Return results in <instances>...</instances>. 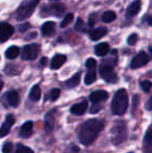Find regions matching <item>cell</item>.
I'll use <instances>...</instances> for the list:
<instances>
[{"mask_svg": "<svg viewBox=\"0 0 152 153\" xmlns=\"http://www.w3.org/2000/svg\"><path fill=\"white\" fill-rule=\"evenodd\" d=\"M80 76H81V73L78 72L76 74H74L73 76L71 77L70 79H68L66 81L65 85L69 89H73V88H76L77 85H79V81H80Z\"/></svg>", "mask_w": 152, "mask_h": 153, "instance_id": "cell-21", "label": "cell"}, {"mask_svg": "<svg viewBox=\"0 0 152 153\" xmlns=\"http://www.w3.org/2000/svg\"><path fill=\"white\" fill-rule=\"evenodd\" d=\"M150 53H151V56H152V47L150 48Z\"/></svg>", "mask_w": 152, "mask_h": 153, "instance_id": "cell-42", "label": "cell"}, {"mask_svg": "<svg viewBox=\"0 0 152 153\" xmlns=\"http://www.w3.org/2000/svg\"><path fill=\"white\" fill-rule=\"evenodd\" d=\"M147 21H148V24L152 26V15H151V16H149L148 18H147Z\"/></svg>", "mask_w": 152, "mask_h": 153, "instance_id": "cell-40", "label": "cell"}, {"mask_svg": "<svg viewBox=\"0 0 152 153\" xmlns=\"http://www.w3.org/2000/svg\"><path fill=\"white\" fill-rule=\"evenodd\" d=\"M46 64H47V59L46 57H43V59H41V66H45Z\"/></svg>", "mask_w": 152, "mask_h": 153, "instance_id": "cell-39", "label": "cell"}, {"mask_svg": "<svg viewBox=\"0 0 152 153\" xmlns=\"http://www.w3.org/2000/svg\"><path fill=\"white\" fill-rule=\"evenodd\" d=\"M40 3V0H28L24 1L18 7L16 12V20L17 21H24L33 15L35 12L37 5Z\"/></svg>", "mask_w": 152, "mask_h": 153, "instance_id": "cell-4", "label": "cell"}, {"mask_svg": "<svg viewBox=\"0 0 152 153\" xmlns=\"http://www.w3.org/2000/svg\"><path fill=\"white\" fill-rule=\"evenodd\" d=\"M136 40H138V34L136 33H132L130 34L129 36L127 38V44L128 45H134L136 43Z\"/></svg>", "mask_w": 152, "mask_h": 153, "instance_id": "cell-33", "label": "cell"}, {"mask_svg": "<svg viewBox=\"0 0 152 153\" xmlns=\"http://www.w3.org/2000/svg\"><path fill=\"white\" fill-rule=\"evenodd\" d=\"M19 54H20V49L17 46H10V48L5 51V56L7 57L8 59H16Z\"/></svg>", "mask_w": 152, "mask_h": 153, "instance_id": "cell-22", "label": "cell"}, {"mask_svg": "<svg viewBox=\"0 0 152 153\" xmlns=\"http://www.w3.org/2000/svg\"><path fill=\"white\" fill-rule=\"evenodd\" d=\"M96 65H97V62H96V61L94 59H89L85 62V66H87V68L89 69V70L96 69Z\"/></svg>", "mask_w": 152, "mask_h": 153, "instance_id": "cell-32", "label": "cell"}, {"mask_svg": "<svg viewBox=\"0 0 152 153\" xmlns=\"http://www.w3.org/2000/svg\"><path fill=\"white\" fill-rule=\"evenodd\" d=\"M13 144L10 143V142H7V143H5L3 145V148H2V152L3 153H10L13 150Z\"/></svg>", "mask_w": 152, "mask_h": 153, "instance_id": "cell-34", "label": "cell"}, {"mask_svg": "<svg viewBox=\"0 0 152 153\" xmlns=\"http://www.w3.org/2000/svg\"><path fill=\"white\" fill-rule=\"evenodd\" d=\"M116 19V14L112 10H108V12L103 13L102 15V21L105 23H110L112 21H114Z\"/></svg>", "mask_w": 152, "mask_h": 153, "instance_id": "cell-25", "label": "cell"}, {"mask_svg": "<svg viewBox=\"0 0 152 153\" xmlns=\"http://www.w3.org/2000/svg\"><path fill=\"white\" fill-rule=\"evenodd\" d=\"M141 6H142V2L141 0H136L133 1L126 10V17L127 18H132L136 14H139V12L141 10Z\"/></svg>", "mask_w": 152, "mask_h": 153, "instance_id": "cell-11", "label": "cell"}, {"mask_svg": "<svg viewBox=\"0 0 152 153\" xmlns=\"http://www.w3.org/2000/svg\"><path fill=\"white\" fill-rule=\"evenodd\" d=\"M33 123L28 121V122L24 123V124L22 125L19 134H20L21 137L27 139V137H29L31 134H33Z\"/></svg>", "mask_w": 152, "mask_h": 153, "instance_id": "cell-13", "label": "cell"}, {"mask_svg": "<svg viewBox=\"0 0 152 153\" xmlns=\"http://www.w3.org/2000/svg\"><path fill=\"white\" fill-rule=\"evenodd\" d=\"M6 98H7L10 105L13 107H17L20 103V96L16 91H10L6 95Z\"/></svg>", "mask_w": 152, "mask_h": 153, "instance_id": "cell-17", "label": "cell"}, {"mask_svg": "<svg viewBox=\"0 0 152 153\" xmlns=\"http://www.w3.org/2000/svg\"><path fill=\"white\" fill-rule=\"evenodd\" d=\"M54 113L55 111L52 109V111H49L46 115V117H45V129H46L47 132L53 129V124H54V120H53L54 118H53V116H54Z\"/></svg>", "mask_w": 152, "mask_h": 153, "instance_id": "cell-20", "label": "cell"}, {"mask_svg": "<svg viewBox=\"0 0 152 153\" xmlns=\"http://www.w3.org/2000/svg\"><path fill=\"white\" fill-rule=\"evenodd\" d=\"M128 107V94L126 90L120 89L119 91L116 92L114 98L112 101L110 109L112 113L116 116H121L125 114Z\"/></svg>", "mask_w": 152, "mask_h": 153, "instance_id": "cell-2", "label": "cell"}, {"mask_svg": "<svg viewBox=\"0 0 152 153\" xmlns=\"http://www.w3.org/2000/svg\"><path fill=\"white\" fill-rule=\"evenodd\" d=\"M40 53V46L37 44L26 45L23 48L22 51V59L25 61H33L38 57Z\"/></svg>", "mask_w": 152, "mask_h": 153, "instance_id": "cell-7", "label": "cell"}, {"mask_svg": "<svg viewBox=\"0 0 152 153\" xmlns=\"http://www.w3.org/2000/svg\"><path fill=\"white\" fill-rule=\"evenodd\" d=\"M66 7L61 3L50 4V5H45L41 8V16L42 17H48V16H55V17H62V15L65 13Z\"/></svg>", "mask_w": 152, "mask_h": 153, "instance_id": "cell-6", "label": "cell"}, {"mask_svg": "<svg viewBox=\"0 0 152 153\" xmlns=\"http://www.w3.org/2000/svg\"><path fill=\"white\" fill-rule=\"evenodd\" d=\"M144 142L147 146H151L152 147V126L148 129V131H147L146 135H145Z\"/></svg>", "mask_w": 152, "mask_h": 153, "instance_id": "cell-27", "label": "cell"}, {"mask_svg": "<svg viewBox=\"0 0 152 153\" xmlns=\"http://www.w3.org/2000/svg\"><path fill=\"white\" fill-rule=\"evenodd\" d=\"M14 27L8 23H0V42L4 43L14 33Z\"/></svg>", "mask_w": 152, "mask_h": 153, "instance_id": "cell-9", "label": "cell"}, {"mask_svg": "<svg viewBox=\"0 0 152 153\" xmlns=\"http://www.w3.org/2000/svg\"><path fill=\"white\" fill-rule=\"evenodd\" d=\"M103 128V122L98 119L89 120L83 123L79 131V141L85 146H89L97 139L98 134Z\"/></svg>", "mask_w": 152, "mask_h": 153, "instance_id": "cell-1", "label": "cell"}, {"mask_svg": "<svg viewBox=\"0 0 152 153\" xmlns=\"http://www.w3.org/2000/svg\"><path fill=\"white\" fill-rule=\"evenodd\" d=\"M108 98V93L105 91H102V90L93 92L91 94V96H90V99H91V101L94 104L95 103L102 102V101H105Z\"/></svg>", "mask_w": 152, "mask_h": 153, "instance_id": "cell-12", "label": "cell"}, {"mask_svg": "<svg viewBox=\"0 0 152 153\" xmlns=\"http://www.w3.org/2000/svg\"><path fill=\"white\" fill-rule=\"evenodd\" d=\"M95 80H96V69L89 70V72L87 73V75H85V83L90 85Z\"/></svg>", "mask_w": 152, "mask_h": 153, "instance_id": "cell-24", "label": "cell"}, {"mask_svg": "<svg viewBox=\"0 0 152 153\" xmlns=\"http://www.w3.org/2000/svg\"><path fill=\"white\" fill-rule=\"evenodd\" d=\"M66 61H67V57H66V55L56 54L52 59V61H51V65H50L51 69H52V70H57V69H59L64 64H65Z\"/></svg>", "mask_w": 152, "mask_h": 153, "instance_id": "cell-14", "label": "cell"}, {"mask_svg": "<svg viewBox=\"0 0 152 153\" xmlns=\"http://www.w3.org/2000/svg\"><path fill=\"white\" fill-rule=\"evenodd\" d=\"M112 142L115 145L123 143L127 139V128L124 122H117L113 127L112 131Z\"/></svg>", "mask_w": 152, "mask_h": 153, "instance_id": "cell-5", "label": "cell"}, {"mask_svg": "<svg viewBox=\"0 0 152 153\" xmlns=\"http://www.w3.org/2000/svg\"><path fill=\"white\" fill-rule=\"evenodd\" d=\"M16 153H33V150L28 147H25V146L19 145L18 148H17V152Z\"/></svg>", "mask_w": 152, "mask_h": 153, "instance_id": "cell-31", "label": "cell"}, {"mask_svg": "<svg viewBox=\"0 0 152 153\" xmlns=\"http://www.w3.org/2000/svg\"><path fill=\"white\" fill-rule=\"evenodd\" d=\"M117 62H112V59H105V61L102 62L101 66L99 68V72L101 77L106 81V82L110 83H116L118 81V76L114 71V66L116 65Z\"/></svg>", "mask_w": 152, "mask_h": 153, "instance_id": "cell-3", "label": "cell"}, {"mask_svg": "<svg viewBox=\"0 0 152 153\" xmlns=\"http://www.w3.org/2000/svg\"><path fill=\"white\" fill-rule=\"evenodd\" d=\"M61 95V90L59 89H53L52 91L50 92V99L52 101H55Z\"/></svg>", "mask_w": 152, "mask_h": 153, "instance_id": "cell-30", "label": "cell"}, {"mask_svg": "<svg viewBox=\"0 0 152 153\" xmlns=\"http://www.w3.org/2000/svg\"><path fill=\"white\" fill-rule=\"evenodd\" d=\"M2 88H3V81H2V80H0V92H1Z\"/></svg>", "mask_w": 152, "mask_h": 153, "instance_id": "cell-41", "label": "cell"}, {"mask_svg": "<svg viewBox=\"0 0 152 153\" xmlns=\"http://www.w3.org/2000/svg\"><path fill=\"white\" fill-rule=\"evenodd\" d=\"M96 21H97V16H96V14H91L89 17V21H87V23H89L90 26H94L96 23Z\"/></svg>", "mask_w": 152, "mask_h": 153, "instance_id": "cell-35", "label": "cell"}, {"mask_svg": "<svg viewBox=\"0 0 152 153\" xmlns=\"http://www.w3.org/2000/svg\"><path fill=\"white\" fill-rule=\"evenodd\" d=\"M75 29L80 32H83L85 31V23H83L82 19L78 18L76 21V24H75Z\"/></svg>", "mask_w": 152, "mask_h": 153, "instance_id": "cell-29", "label": "cell"}, {"mask_svg": "<svg viewBox=\"0 0 152 153\" xmlns=\"http://www.w3.org/2000/svg\"><path fill=\"white\" fill-rule=\"evenodd\" d=\"M29 98H30V100L35 101V102H37V101L40 100L41 89L39 85H33V89L30 90V93H29Z\"/></svg>", "mask_w": 152, "mask_h": 153, "instance_id": "cell-23", "label": "cell"}, {"mask_svg": "<svg viewBox=\"0 0 152 153\" xmlns=\"http://www.w3.org/2000/svg\"><path fill=\"white\" fill-rule=\"evenodd\" d=\"M87 101H83V102H80L78 104H75L71 107V113L74 114V115L80 116L83 115V114L87 111Z\"/></svg>", "mask_w": 152, "mask_h": 153, "instance_id": "cell-18", "label": "cell"}, {"mask_svg": "<svg viewBox=\"0 0 152 153\" xmlns=\"http://www.w3.org/2000/svg\"><path fill=\"white\" fill-rule=\"evenodd\" d=\"M101 108H102L101 105H99L98 103H95V104L91 107V111H90V113H91V114H96V113H98V111H99Z\"/></svg>", "mask_w": 152, "mask_h": 153, "instance_id": "cell-36", "label": "cell"}, {"mask_svg": "<svg viewBox=\"0 0 152 153\" xmlns=\"http://www.w3.org/2000/svg\"><path fill=\"white\" fill-rule=\"evenodd\" d=\"M73 21V14H67L65 16V18H64V20L62 21V23H61V27L62 28H64V27H66V26H68V25L70 24V23Z\"/></svg>", "mask_w": 152, "mask_h": 153, "instance_id": "cell-26", "label": "cell"}, {"mask_svg": "<svg viewBox=\"0 0 152 153\" xmlns=\"http://www.w3.org/2000/svg\"><path fill=\"white\" fill-rule=\"evenodd\" d=\"M41 30H42V34L44 36H53L55 32V23L52 22V21H48V22L44 23Z\"/></svg>", "mask_w": 152, "mask_h": 153, "instance_id": "cell-15", "label": "cell"}, {"mask_svg": "<svg viewBox=\"0 0 152 153\" xmlns=\"http://www.w3.org/2000/svg\"><path fill=\"white\" fill-rule=\"evenodd\" d=\"M110 52V45L108 43H100L95 47V53L98 56H105Z\"/></svg>", "mask_w": 152, "mask_h": 153, "instance_id": "cell-19", "label": "cell"}, {"mask_svg": "<svg viewBox=\"0 0 152 153\" xmlns=\"http://www.w3.org/2000/svg\"><path fill=\"white\" fill-rule=\"evenodd\" d=\"M108 33V29L105 27H99V28L93 29V30L90 31V39L92 41H98L99 39H101L102 36H104Z\"/></svg>", "mask_w": 152, "mask_h": 153, "instance_id": "cell-16", "label": "cell"}, {"mask_svg": "<svg viewBox=\"0 0 152 153\" xmlns=\"http://www.w3.org/2000/svg\"><path fill=\"white\" fill-rule=\"evenodd\" d=\"M148 62H149V56L147 55L146 52L142 51V52L138 53V54L132 59L131 62H130V68L139 69V68H141V67H144Z\"/></svg>", "mask_w": 152, "mask_h": 153, "instance_id": "cell-8", "label": "cell"}, {"mask_svg": "<svg viewBox=\"0 0 152 153\" xmlns=\"http://www.w3.org/2000/svg\"><path fill=\"white\" fill-rule=\"evenodd\" d=\"M145 107H146L147 111H152V96L148 99V101H147Z\"/></svg>", "mask_w": 152, "mask_h": 153, "instance_id": "cell-37", "label": "cell"}, {"mask_svg": "<svg viewBox=\"0 0 152 153\" xmlns=\"http://www.w3.org/2000/svg\"><path fill=\"white\" fill-rule=\"evenodd\" d=\"M29 27H30V25L27 24V23H25V24L21 25V26L19 27V30H20L21 32H24V31H26V29H28Z\"/></svg>", "mask_w": 152, "mask_h": 153, "instance_id": "cell-38", "label": "cell"}, {"mask_svg": "<svg viewBox=\"0 0 152 153\" xmlns=\"http://www.w3.org/2000/svg\"><path fill=\"white\" fill-rule=\"evenodd\" d=\"M15 124V117L13 115H7L6 116L5 122L2 124L1 128H0V137H4L5 135L8 134V132L10 131V127Z\"/></svg>", "mask_w": 152, "mask_h": 153, "instance_id": "cell-10", "label": "cell"}, {"mask_svg": "<svg viewBox=\"0 0 152 153\" xmlns=\"http://www.w3.org/2000/svg\"><path fill=\"white\" fill-rule=\"evenodd\" d=\"M141 88H142V90L144 92L148 93L152 88V83L149 80H144V81L141 82Z\"/></svg>", "mask_w": 152, "mask_h": 153, "instance_id": "cell-28", "label": "cell"}]
</instances>
